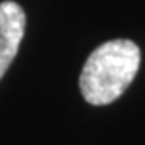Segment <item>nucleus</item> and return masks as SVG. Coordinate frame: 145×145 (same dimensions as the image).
<instances>
[{
    "label": "nucleus",
    "mask_w": 145,
    "mask_h": 145,
    "mask_svg": "<svg viewBox=\"0 0 145 145\" xmlns=\"http://www.w3.org/2000/svg\"><path fill=\"white\" fill-rule=\"evenodd\" d=\"M26 29V15L16 2L0 3V79L15 60Z\"/></svg>",
    "instance_id": "nucleus-2"
},
{
    "label": "nucleus",
    "mask_w": 145,
    "mask_h": 145,
    "mask_svg": "<svg viewBox=\"0 0 145 145\" xmlns=\"http://www.w3.org/2000/svg\"><path fill=\"white\" fill-rule=\"evenodd\" d=\"M140 66V48L129 39H114L97 47L84 65L79 89L90 105H108L119 99Z\"/></svg>",
    "instance_id": "nucleus-1"
}]
</instances>
